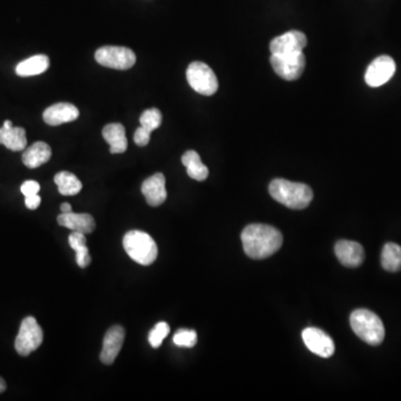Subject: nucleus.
Returning <instances> with one entry per match:
<instances>
[{
	"instance_id": "f257e3e1",
	"label": "nucleus",
	"mask_w": 401,
	"mask_h": 401,
	"mask_svg": "<svg viewBox=\"0 0 401 401\" xmlns=\"http://www.w3.org/2000/svg\"><path fill=\"white\" fill-rule=\"evenodd\" d=\"M243 250L251 259L269 258L280 250L283 243L281 232L266 224H250L241 234Z\"/></svg>"
},
{
	"instance_id": "f03ea898",
	"label": "nucleus",
	"mask_w": 401,
	"mask_h": 401,
	"mask_svg": "<svg viewBox=\"0 0 401 401\" xmlns=\"http://www.w3.org/2000/svg\"><path fill=\"white\" fill-rule=\"evenodd\" d=\"M269 192L276 202L292 210H303L310 205L314 192L310 186L303 183L290 182L283 178H276L270 183Z\"/></svg>"
},
{
	"instance_id": "7ed1b4c3",
	"label": "nucleus",
	"mask_w": 401,
	"mask_h": 401,
	"mask_svg": "<svg viewBox=\"0 0 401 401\" xmlns=\"http://www.w3.org/2000/svg\"><path fill=\"white\" fill-rule=\"evenodd\" d=\"M351 328L362 341L379 345L385 339V327L377 314L367 309H358L351 314Z\"/></svg>"
},
{
	"instance_id": "20e7f679",
	"label": "nucleus",
	"mask_w": 401,
	"mask_h": 401,
	"mask_svg": "<svg viewBox=\"0 0 401 401\" xmlns=\"http://www.w3.org/2000/svg\"><path fill=\"white\" fill-rule=\"evenodd\" d=\"M123 245L128 257L142 266H151L159 254L154 240L143 231L128 232L123 239Z\"/></svg>"
},
{
	"instance_id": "39448f33",
	"label": "nucleus",
	"mask_w": 401,
	"mask_h": 401,
	"mask_svg": "<svg viewBox=\"0 0 401 401\" xmlns=\"http://www.w3.org/2000/svg\"><path fill=\"white\" fill-rule=\"evenodd\" d=\"M44 333L34 316H27L22 321L15 340V349L20 356H30L43 343Z\"/></svg>"
},
{
	"instance_id": "423d86ee",
	"label": "nucleus",
	"mask_w": 401,
	"mask_h": 401,
	"mask_svg": "<svg viewBox=\"0 0 401 401\" xmlns=\"http://www.w3.org/2000/svg\"><path fill=\"white\" fill-rule=\"evenodd\" d=\"M186 78L190 86L201 95L211 96L218 88V78L210 67L202 61H193L186 70Z\"/></svg>"
},
{
	"instance_id": "0eeeda50",
	"label": "nucleus",
	"mask_w": 401,
	"mask_h": 401,
	"mask_svg": "<svg viewBox=\"0 0 401 401\" xmlns=\"http://www.w3.org/2000/svg\"><path fill=\"white\" fill-rule=\"evenodd\" d=\"M95 59L101 66L120 70L132 68L136 63L134 51L130 48L120 46H104L99 48L96 51Z\"/></svg>"
},
{
	"instance_id": "6e6552de",
	"label": "nucleus",
	"mask_w": 401,
	"mask_h": 401,
	"mask_svg": "<svg viewBox=\"0 0 401 401\" xmlns=\"http://www.w3.org/2000/svg\"><path fill=\"white\" fill-rule=\"evenodd\" d=\"M270 63L274 72L285 80H298L306 68V57L303 51L287 55H272Z\"/></svg>"
},
{
	"instance_id": "1a4fd4ad",
	"label": "nucleus",
	"mask_w": 401,
	"mask_h": 401,
	"mask_svg": "<svg viewBox=\"0 0 401 401\" xmlns=\"http://www.w3.org/2000/svg\"><path fill=\"white\" fill-rule=\"evenodd\" d=\"M396 72V63L390 56L377 57L367 68L364 80L370 87H379L389 82Z\"/></svg>"
},
{
	"instance_id": "9d476101",
	"label": "nucleus",
	"mask_w": 401,
	"mask_h": 401,
	"mask_svg": "<svg viewBox=\"0 0 401 401\" xmlns=\"http://www.w3.org/2000/svg\"><path fill=\"white\" fill-rule=\"evenodd\" d=\"M302 339L307 348L321 358H330L335 354V347L333 339L318 328L303 330Z\"/></svg>"
},
{
	"instance_id": "9b49d317",
	"label": "nucleus",
	"mask_w": 401,
	"mask_h": 401,
	"mask_svg": "<svg viewBox=\"0 0 401 401\" xmlns=\"http://www.w3.org/2000/svg\"><path fill=\"white\" fill-rule=\"evenodd\" d=\"M308 44L306 35L299 30H291L279 37L274 38L270 44L272 55H287L300 53Z\"/></svg>"
},
{
	"instance_id": "f8f14e48",
	"label": "nucleus",
	"mask_w": 401,
	"mask_h": 401,
	"mask_svg": "<svg viewBox=\"0 0 401 401\" xmlns=\"http://www.w3.org/2000/svg\"><path fill=\"white\" fill-rule=\"evenodd\" d=\"M125 340V330L121 326H114L104 337L101 362L104 364H112L120 354L123 343Z\"/></svg>"
},
{
	"instance_id": "ddd939ff",
	"label": "nucleus",
	"mask_w": 401,
	"mask_h": 401,
	"mask_svg": "<svg viewBox=\"0 0 401 401\" xmlns=\"http://www.w3.org/2000/svg\"><path fill=\"white\" fill-rule=\"evenodd\" d=\"M335 251L338 260L347 268H357L364 262V247L358 242L341 240L337 242Z\"/></svg>"
},
{
	"instance_id": "4468645a",
	"label": "nucleus",
	"mask_w": 401,
	"mask_h": 401,
	"mask_svg": "<svg viewBox=\"0 0 401 401\" xmlns=\"http://www.w3.org/2000/svg\"><path fill=\"white\" fill-rule=\"evenodd\" d=\"M141 190L147 199V204L153 207L160 206L168 197V192L165 187V176L162 173H156L151 178H147L142 184Z\"/></svg>"
},
{
	"instance_id": "2eb2a0df",
	"label": "nucleus",
	"mask_w": 401,
	"mask_h": 401,
	"mask_svg": "<svg viewBox=\"0 0 401 401\" xmlns=\"http://www.w3.org/2000/svg\"><path fill=\"white\" fill-rule=\"evenodd\" d=\"M80 116L78 107L70 103H57L45 109L43 114L46 124L58 126L65 123L74 122Z\"/></svg>"
},
{
	"instance_id": "dca6fc26",
	"label": "nucleus",
	"mask_w": 401,
	"mask_h": 401,
	"mask_svg": "<svg viewBox=\"0 0 401 401\" xmlns=\"http://www.w3.org/2000/svg\"><path fill=\"white\" fill-rule=\"evenodd\" d=\"M59 226H64L73 232L90 234L95 230V220L91 214L87 213H67L57 218Z\"/></svg>"
},
{
	"instance_id": "f3484780",
	"label": "nucleus",
	"mask_w": 401,
	"mask_h": 401,
	"mask_svg": "<svg viewBox=\"0 0 401 401\" xmlns=\"http://www.w3.org/2000/svg\"><path fill=\"white\" fill-rule=\"evenodd\" d=\"M103 137L109 144L112 154H120L128 149L125 128L120 123H112L103 128Z\"/></svg>"
},
{
	"instance_id": "a211bd4d",
	"label": "nucleus",
	"mask_w": 401,
	"mask_h": 401,
	"mask_svg": "<svg viewBox=\"0 0 401 401\" xmlns=\"http://www.w3.org/2000/svg\"><path fill=\"white\" fill-rule=\"evenodd\" d=\"M51 149L45 142H36L32 147L25 149L23 163L27 168H37L51 160Z\"/></svg>"
},
{
	"instance_id": "6ab92c4d",
	"label": "nucleus",
	"mask_w": 401,
	"mask_h": 401,
	"mask_svg": "<svg viewBox=\"0 0 401 401\" xmlns=\"http://www.w3.org/2000/svg\"><path fill=\"white\" fill-rule=\"evenodd\" d=\"M51 61L46 55H35L20 61L16 66V74L20 78H30L43 74L47 70Z\"/></svg>"
},
{
	"instance_id": "aec40b11",
	"label": "nucleus",
	"mask_w": 401,
	"mask_h": 401,
	"mask_svg": "<svg viewBox=\"0 0 401 401\" xmlns=\"http://www.w3.org/2000/svg\"><path fill=\"white\" fill-rule=\"evenodd\" d=\"M0 144L13 152L26 149V130L23 128H0Z\"/></svg>"
},
{
	"instance_id": "412c9836",
	"label": "nucleus",
	"mask_w": 401,
	"mask_h": 401,
	"mask_svg": "<svg viewBox=\"0 0 401 401\" xmlns=\"http://www.w3.org/2000/svg\"><path fill=\"white\" fill-rule=\"evenodd\" d=\"M182 163L186 168L187 175L195 181H205L209 176V168L203 164L201 157L197 152H185L182 156Z\"/></svg>"
},
{
	"instance_id": "4be33fe9",
	"label": "nucleus",
	"mask_w": 401,
	"mask_h": 401,
	"mask_svg": "<svg viewBox=\"0 0 401 401\" xmlns=\"http://www.w3.org/2000/svg\"><path fill=\"white\" fill-rule=\"evenodd\" d=\"M86 234L80 232H72L68 237L69 245L76 252V262L82 269L87 268L91 264V257L86 247Z\"/></svg>"
},
{
	"instance_id": "5701e85b",
	"label": "nucleus",
	"mask_w": 401,
	"mask_h": 401,
	"mask_svg": "<svg viewBox=\"0 0 401 401\" xmlns=\"http://www.w3.org/2000/svg\"><path fill=\"white\" fill-rule=\"evenodd\" d=\"M54 181L58 186L59 193L65 197L78 195L82 187V182L78 180V176L73 173L65 172V171L57 173Z\"/></svg>"
},
{
	"instance_id": "b1692460",
	"label": "nucleus",
	"mask_w": 401,
	"mask_h": 401,
	"mask_svg": "<svg viewBox=\"0 0 401 401\" xmlns=\"http://www.w3.org/2000/svg\"><path fill=\"white\" fill-rule=\"evenodd\" d=\"M381 266L385 271L398 272L401 270V247L396 243H387L381 252Z\"/></svg>"
},
{
	"instance_id": "393cba45",
	"label": "nucleus",
	"mask_w": 401,
	"mask_h": 401,
	"mask_svg": "<svg viewBox=\"0 0 401 401\" xmlns=\"http://www.w3.org/2000/svg\"><path fill=\"white\" fill-rule=\"evenodd\" d=\"M140 123H141L142 128L152 133L153 130L160 128L161 124H162V114L157 109H147L141 115Z\"/></svg>"
},
{
	"instance_id": "a878e982",
	"label": "nucleus",
	"mask_w": 401,
	"mask_h": 401,
	"mask_svg": "<svg viewBox=\"0 0 401 401\" xmlns=\"http://www.w3.org/2000/svg\"><path fill=\"white\" fill-rule=\"evenodd\" d=\"M173 341L178 347L193 348L197 343V335L195 330L180 329L173 337Z\"/></svg>"
},
{
	"instance_id": "bb28decb",
	"label": "nucleus",
	"mask_w": 401,
	"mask_h": 401,
	"mask_svg": "<svg viewBox=\"0 0 401 401\" xmlns=\"http://www.w3.org/2000/svg\"><path fill=\"white\" fill-rule=\"evenodd\" d=\"M168 333H170L168 324L166 322H159L154 329L149 333V341L152 347L154 349L160 348L163 340L168 337Z\"/></svg>"
},
{
	"instance_id": "cd10ccee",
	"label": "nucleus",
	"mask_w": 401,
	"mask_h": 401,
	"mask_svg": "<svg viewBox=\"0 0 401 401\" xmlns=\"http://www.w3.org/2000/svg\"><path fill=\"white\" fill-rule=\"evenodd\" d=\"M149 140H151V133L149 130H145L142 126L136 130L135 134H134V142H135L136 145L147 147V144L149 143Z\"/></svg>"
},
{
	"instance_id": "c85d7f7f",
	"label": "nucleus",
	"mask_w": 401,
	"mask_h": 401,
	"mask_svg": "<svg viewBox=\"0 0 401 401\" xmlns=\"http://www.w3.org/2000/svg\"><path fill=\"white\" fill-rule=\"evenodd\" d=\"M39 190V183L36 181H26L24 184H23L22 187H20V191H22V193L25 195V197H30V195H38Z\"/></svg>"
},
{
	"instance_id": "c756f323",
	"label": "nucleus",
	"mask_w": 401,
	"mask_h": 401,
	"mask_svg": "<svg viewBox=\"0 0 401 401\" xmlns=\"http://www.w3.org/2000/svg\"><path fill=\"white\" fill-rule=\"evenodd\" d=\"M42 202V199H40L39 195H30V197H25V204L30 209V210H36Z\"/></svg>"
},
{
	"instance_id": "7c9ffc66",
	"label": "nucleus",
	"mask_w": 401,
	"mask_h": 401,
	"mask_svg": "<svg viewBox=\"0 0 401 401\" xmlns=\"http://www.w3.org/2000/svg\"><path fill=\"white\" fill-rule=\"evenodd\" d=\"M61 212L63 213V214L73 212L72 205L69 204V203H63V204L61 205Z\"/></svg>"
},
{
	"instance_id": "2f4dec72",
	"label": "nucleus",
	"mask_w": 401,
	"mask_h": 401,
	"mask_svg": "<svg viewBox=\"0 0 401 401\" xmlns=\"http://www.w3.org/2000/svg\"><path fill=\"white\" fill-rule=\"evenodd\" d=\"M6 388H7V385H6L5 380L0 377V393H3Z\"/></svg>"
}]
</instances>
